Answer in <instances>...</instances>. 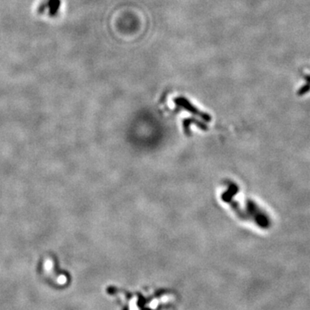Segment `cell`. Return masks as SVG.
Returning a JSON list of instances; mask_svg holds the SVG:
<instances>
[{"mask_svg":"<svg viewBox=\"0 0 310 310\" xmlns=\"http://www.w3.org/2000/svg\"><path fill=\"white\" fill-rule=\"evenodd\" d=\"M139 299H140V301L138 302V303H140V306H142V305H143V304L145 303V302H146V301H145V299L143 298V297H142V296H140V298H139Z\"/></svg>","mask_w":310,"mask_h":310,"instance_id":"7a4b0ae2","label":"cell"},{"mask_svg":"<svg viewBox=\"0 0 310 310\" xmlns=\"http://www.w3.org/2000/svg\"><path fill=\"white\" fill-rule=\"evenodd\" d=\"M144 310H150V309H144Z\"/></svg>","mask_w":310,"mask_h":310,"instance_id":"277c9868","label":"cell"},{"mask_svg":"<svg viewBox=\"0 0 310 310\" xmlns=\"http://www.w3.org/2000/svg\"><path fill=\"white\" fill-rule=\"evenodd\" d=\"M109 293H113L115 290H114V288H109Z\"/></svg>","mask_w":310,"mask_h":310,"instance_id":"3957f363","label":"cell"},{"mask_svg":"<svg viewBox=\"0 0 310 310\" xmlns=\"http://www.w3.org/2000/svg\"><path fill=\"white\" fill-rule=\"evenodd\" d=\"M175 103H176L178 105H180V106H182L183 108L186 109L187 110L190 111V112H192V113H194V114H196V115H200L201 117H202L203 119H205V120H207V121H209V120H210V118H209V115H205V114H203V113H202V112L198 111V110H197L195 107H193V106L190 104V102H188L186 99H184V98H183V97H178V98H176V99H175Z\"/></svg>","mask_w":310,"mask_h":310,"instance_id":"6da1fadb","label":"cell"}]
</instances>
